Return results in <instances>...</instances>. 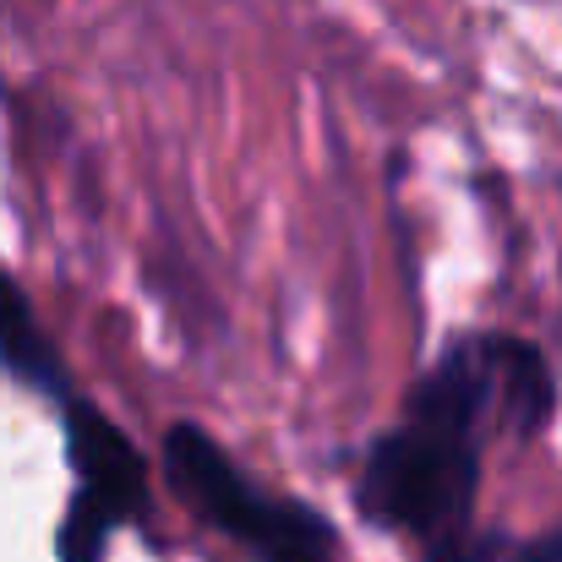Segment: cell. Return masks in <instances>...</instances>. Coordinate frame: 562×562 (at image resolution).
<instances>
[{
    "instance_id": "obj_6",
    "label": "cell",
    "mask_w": 562,
    "mask_h": 562,
    "mask_svg": "<svg viewBox=\"0 0 562 562\" xmlns=\"http://www.w3.org/2000/svg\"><path fill=\"white\" fill-rule=\"evenodd\" d=\"M110 541H115V525H110L99 508H88L82 497H71V508H66V519H60V530H55V558L60 562H104L110 558Z\"/></svg>"
},
{
    "instance_id": "obj_1",
    "label": "cell",
    "mask_w": 562,
    "mask_h": 562,
    "mask_svg": "<svg viewBox=\"0 0 562 562\" xmlns=\"http://www.w3.org/2000/svg\"><path fill=\"white\" fill-rule=\"evenodd\" d=\"M497 431V328L453 339L404 398V420L372 437L356 503L372 525L409 536L426 562H492L475 530L481 448Z\"/></svg>"
},
{
    "instance_id": "obj_3",
    "label": "cell",
    "mask_w": 562,
    "mask_h": 562,
    "mask_svg": "<svg viewBox=\"0 0 562 562\" xmlns=\"http://www.w3.org/2000/svg\"><path fill=\"white\" fill-rule=\"evenodd\" d=\"M60 426H66V459L77 470V497L88 508H99L115 530L121 525H148L154 514V481H148V459L143 448L82 393L60 404Z\"/></svg>"
},
{
    "instance_id": "obj_4",
    "label": "cell",
    "mask_w": 562,
    "mask_h": 562,
    "mask_svg": "<svg viewBox=\"0 0 562 562\" xmlns=\"http://www.w3.org/2000/svg\"><path fill=\"white\" fill-rule=\"evenodd\" d=\"M0 372L16 376L22 387H33V393H44V398H55V404L77 398L71 372H66L55 339L38 328V312H33L27 290H22L5 268H0Z\"/></svg>"
},
{
    "instance_id": "obj_2",
    "label": "cell",
    "mask_w": 562,
    "mask_h": 562,
    "mask_svg": "<svg viewBox=\"0 0 562 562\" xmlns=\"http://www.w3.org/2000/svg\"><path fill=\"white\" fill-rule=\"evenodd\" d=\"M165 475L196 519L235 536L262 562H339V536L317 508L268 497L196 420H176L165 431Z\"/></svg>"
},
{
    "instance_id": "obj_5",
    "label": "cell",
    "mask_w": 562,
    "mask_h": 562,
    "mask_svg": "<svg viewBox=\"0 0 562 562\" xmlns=\"http://www.w3.org/2000/svg\"><path fill=\"white\" fill-rule=\"evenodd\" d=\"M558 415V376L547 367V356L519 339V334H497V431H508L514 442H536Z\"/></svg>"
},
{
    "instance_id": "obj_7",
    "label": "cell",
    "mask_w": 562,
    "mask_h": 562,
    "mask_svg": "<svg viewBox=\"0 0 562 562\" xmlns=\"http://www.w3.org/2000/svg\"><path fill=\"white\" fill-rule=\"evenodd\" d=\"M514 562H562V530H547V536H536V541H525Z\"/></svg>"
}]
</instances>
